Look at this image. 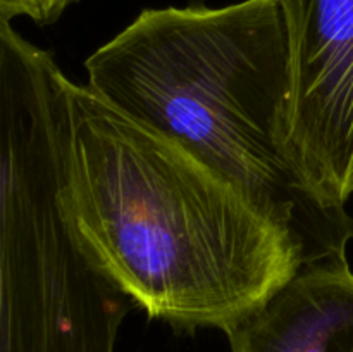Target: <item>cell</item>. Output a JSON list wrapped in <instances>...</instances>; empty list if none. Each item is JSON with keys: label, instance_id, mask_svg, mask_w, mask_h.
<instances>
[{"label": "cell", "instance_id": "obj_1", "mask_svg": "<svg viewBox=\"0 0 353 352\" xmlns=\"http://www.w3.org/2000/svg\"><path fill=\"white\" fill-rule=\"evenodd\" d=\"M68 99L72 219L150 320L226 331L305 262L288 228L178 141L71 79Z\"/></svg>", "mask_w": 353, "mask_h": 352}, {"label": "cell", "instance_id": "obj_2", "mask_svg": "<svg viewBox=\"0 0 353 352\" xmlns=\"http://www.w3.org/2000/svg\"><path fill=\"white\" fill-rule=\"evenodd\" d=\"M85 69L100 99L178 141L288 228L303 264L347 255L353 217L321 195L293 144L278 0L143 9Z\"/></svg>", "mask_w": 353, "mask_h": 352}, {"label": "cell", "instance_id": "obj_3", "mask_svg": "<svg viewBox=\"0 0 353 352\" xmlns=\"http://www.w3.org/2000/svg\"><path fill=\"white\" fill-rule=\"evenodd\" d=\"M292 69L293 144L331 204L353 197V0H278Z\"/></svg>", "mask_w": 353, "mask_h": 352}, {"label": "cell", "instance_id": "obj_4", "mask_svg": "<svg viewBox=\"0 0 353 352\" xmlns=\"http://www.w3.org/2000/svg\"><path fill=\"white\" fill-rule=\"evenodd\" d=\"M224 333L231 352H353V271L347 255L302 264Z\"/></svg>", "mask_w": 353, "mask_h": 352}, {"label": "cell", "instance_id": "obj_5", "mask_svg": "<svg viewBox=\"0 0 353 352\" xmlns=\"http://www.w3.org/2000/svg\"><path fill=\"white\" fill-rule=\"evenodd\" d=\"M78 2L81 0H0V21L28 17L37 26H48Z\"/></svg>", "mask_w": 353, "mask_h": 352}]
</instances>
